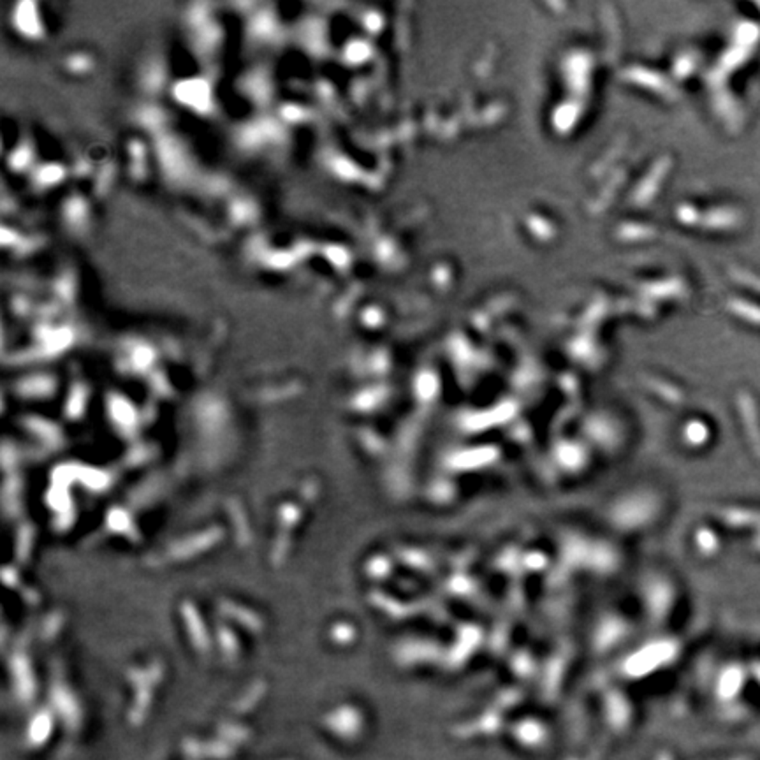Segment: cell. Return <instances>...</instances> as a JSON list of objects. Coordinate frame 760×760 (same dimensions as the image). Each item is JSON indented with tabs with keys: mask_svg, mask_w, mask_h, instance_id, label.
I'll return each mask as SVG.
<instances>
[{
	"mask_svg": "<svg viewBox=\"0 0 760 760\" xmlns=\"http://www.w3.org/2000/svg\"><path fill=\"white\" fill-rule=\"evenodd\" d=\"M85 215V206L81 201H72L71 204H69V217L71 218H76V217H83Z\"/></svg>",
	"mask_w": 760,
	"mask_h": 760,
	"instance_id": "8",
	"label": "cell"
},
{
	"mask_svg": "<svg viewBox=\"0 0 760 760\" xmlns=\"http://www.w3.org/2000/svg\"><path fill=\"white\" fill-rule=\"evenodd\" d=\"M62 174H63L62 167L46 166L44 169L39 171V174H37V176H39V180L43 183H55V182H59L60 178H62Z\"/></svg>",
	"mask_w": 760,
	"mask_h": 760,
	"instance_id": "6",
	"label": "cell"
},
{
	"mask_svg": "<svg viewBox=\"0 0 760 760\" xmlns=\"http://www.w3.org/2000/svg\"><path fill=\"white\" fill-rule=\"evenodd\" d=\"M252 27L255 34L264 36V34H269V32H271V28H273V21H271V18L268 16V12H261V16H257V18L253 20Z\"/></svg>",
	"mask_w": 760,
	"mask_h": 760,
	"instance_id": "5",
	"label": "cell"
},
{
	"mask_svg": "<svg viewBox=\"0 0 760 760\" xmlns=\"http://www.w3.org/2000/svg\"><path fill=\"white\" fill-rule=\"evenodd\" d=\"M284 116H285V118H289V120L299 118V109H297V107H285Z\"/></svg>",
	"mask_w": 760,
	"mask_h": 760,
	"instance_id": "9",
	"label": "cell"
},
{
	"mask_svg": "<svg viewBox=\"0 0 760 760\" xmlns=\"http://www.w3.org/2000/svg\"><path fill=\"white\" fill-rule=\"evenodd\" d=\"M28 162H30V151H28L27 148H21V150H18L16 154H12L11 166L25 167Z\"/></svg>",
	"mask_w": 760,
	"mask_h": 760,
	"instance_id": "7",
	"label": "cell"
},
{
	"mask_svg": "<svg viewBox=\"0 0 760 760\" xmlns=\"http://www.w3.org/2000/svg\"><path fill=\"white\" fill-rule=\"evenodd\" d=\"M174 95H176V99L180 103L194 107V109L206 111L210 109L211 106L210 85L202 81V79H185V81H180L174 87Z\"/></svg>",
	"mask_w": 760,
	"mask_h": 760,
	"instance_id": "1",
	"label": "cell"
},
{
	"mask_svg": "<svg viewBox=\"0 0 760 760\" xmlns=\"http://www.w3.org/2000/svg\"><path fill=\"white\" fill-rule=\"evenodd\" d=\"M158 154L162 158L164 166L173 176H180L185 171V157L178 145H174L171 139H160L158 142Z\"/></svg>",
	"mask_w": 760,
	"mask_h": 760,
	"instance_id": "3",
	"label": "cell"
},
{
	"mask_svg": "<svg viewBox=\"0 0 760 760\" xmlns=\"http://www.w3.org/2000/svg\"><path fill=\"white\" fill-rule=\"evenodd\" d=\"M275 132H277V129H275L273 123H259V125L249 127L245 134H243V139L253 145V142H261L262 139H266V136L271 138V136H275Z\"/></svg>",
	"mask_w": 760,
	"mask_h": 760,
	"instance_id": "4",
	"label": "cell"
},
{
	"mask_svg": "<svg viewBox=\"0 0 760 760\" xmlns=\"http://www.w3.org/2000/svg\"><path fill=\"white\" fill-rule=\"evenodd\" d=\"M14 23L18 27V30L23 32L25 36H39L41 25L39 18H37L36 6L32 2H21L18 4L14 11Z\"/></svg>",
	"mask_w": 760,
	"mask_h": 760,
	"instance_id": "2",
	"label": "cell"
}]
</instances>
